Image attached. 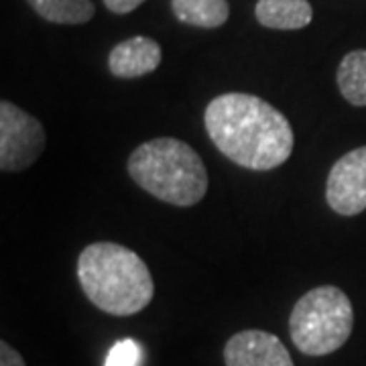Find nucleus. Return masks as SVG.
<instances>
[{
  "instance_id": "1",
  "label": "nucleus",
  "mask_w": 366,
  "mask_h": 366,
  "mask_svg": "<svg viewBox=\"0 0 366 366\" xmlns=\"http://www.w3.org/2000/svg\"><path fill=\"white\" fill-rule=\"evenodd\" d=\"M204 124L216 149L244 169L271 171L293 153L295 137L285 114L252 94L216 96L204 112Z\"/></svg>"
},
{
  "instance_id": "2",
  "label": "nucleus",
  "mask_w": 366,
  "mask_h": 366,
  "mask_svg": "<svg viewBox=\"0 0 366 366\" xmlns=\"http://www.w3.org/2000/svg\"><path fill=\"white\" fill-rule=\"evenodd\" d=\"M78 279L86 297L100 312L118 317L143 312L155 295L147 262L117 242H94L81 250Z\"/></svg>"
},
{
  "instance_id": "3",
  "label": "nucleus",
  "mask_w": 366,
  "mask_h": 366,
  "mask_svg": "<svg viewBox=\"0 0 366 366\" xmlns=\"http://www.w3.org/2000/svg\"><path fill=\"white\" fill-rule=\"evenodd\" d=\"M129 175L147 194L165 204L192 208L208 192V171L187 143L161 137L139 144L127 163Z\"/></svg>"
},
{
  "instance_id": "4",
  "label": "nucleus",
  "mask_w": 366,
  "mask_h": 366,
  "mask_svg": "<svg viewBox=\"0 0 366 366\" xmlns=\"http://www.w3.org/2000/svg\"><path fill=\"white\" fill-rule=\"evenodd\" d=\"M354 327V310L340 287L322 285L307 291L289 315V334L295 348L307 356L340 350Z\"/></svg>"
},
{
  "instance_id": "5",
  "label": "nucleus",
  "mask_w": 366,
  "mask_h": 366,
  "mask_svg": "<svg viewBox=\"0 0 366 366\" xmlns=\"http://www.w3.org/2000/svg\"><path fill=\"white\" fill-rule=\"evenodd\" d=\"M45 131L33 114L9 100L0 102V169L23 171L41 157Z\"/></svg>"
},
{
  "instance_id": "6",
  "label": "nucleus",
  "mask_w": 366,
  "mask_h": 366,
  "mask_svg": "<svg viewBox=\"0 0 366 366\" xmlns=\"http://www.w3.org/2000/svg\"><path fill=\"white\" fill-rule=\"evenodd\" d=\"M327 206L340 216H356L366 209V147L342 155L330 169L326 183Z\"/></svg>"
},
{
  "instance_id": "7",
  "label": "nucleus",
  "mask_w": 366,
  "mask_h": 366,
  "mask_svg": "<svg viewBox=\"0 0 366 366\" xmlns=\"http://www.w3.org/2000/svg\"><path fill=\"white\" fill-rule=\"evenodd\" d=\"M226 366H295L285 344L262 330H244L224 346Z\"/></svg>"
},
{
  "instance_id": "8",
  "label": "nucleus",
  "mask_w": 366,
  "mask_h": 366,
  "mask_svg": "<svg viewBox=\"0 0 366 366\" xmlns=\"http://www.w3.org/2000/svg\"><path fill=\"white\" fill-rule=\"evenodd\" d=\"M161 64V47L149 37H131L118 43L108 55L110 74L122 79H132L155 71Z\"/></svg>"
},
{
  "instance_id": "9",
  "label": "nucleus",
  "mask_w": 366,
  "mask_h": 366,
  "mask_svg": "<svg viewBox=\"0 0 366 366\" xmlns=\"http://www.w3.org/2000/svg\"><path fill=\"white\" fill-rule=\"evenodd\" d=\"M254 16L267 29L297 31L312 23L314 9L307 0H259Z\"/></svg>"
},
{
  "instance_id": "10",
  "label": "nucleus",
  "mask_w": 366,
  "mask_h": 366,
  "mask_svg": "<svg viewBox=\"0 0 366 366\" xmlns=\"http://www.w3.org/2000/svg\"><path fill=\"white\" fill-rule=\"evenodd\" d=\"M171 11L185 25L218 29L230 16L228 0H171Z\"/></svg>"
},
{
  "instance_id": "11",
  "label": "nucleus",
  "mask_w": 366,
  "mask_h": 366,
  "mask_svg": "<svg viewBox=\"0 0 366 366\" xmlns=\"http://www.w3.org/2000/svg\"><path fill=\"white\" fill-rule=\"evenodd\" d=\"M26 2L41 19L55 25H84L96 13L92 0H26Z\"/></svg>"
},
{
  "instance_id": "12",
  "label": "nucleus",
  "mask_w": 366,
  "mask_h": 366,
  "mask_svg": "<svg viewBox=\"0 0 366 366\" xmlns=\"http://www.w3.org/2000/svg\"><path fill=\"white\" fill-rule=\"evenodd\" d=\"M336 81L342 96L352 106H366V49L344 55Z\"/></svg>"
},
{
  "instance_id": "13",
  "label": "nucleus",
  "mask_w": 366,
  "mask_h": 366,
  "mask_svg": "<svg viewBox=\"0 0 366 366\" xmlns=\"http://www.w3.org/2000/svg\"><path fill=\"white\" fill-rule=\"evenodd\" d=\"M141 362V346L134 340L117 342L106 358V366H139Z\"/></svg>"
},
{
  "instance_id": "14",
  "label": "nucleus",
  "mask_w": 366,
  "mask_h": 366,
  "mask_svg": "<svg viewBox=\"0 0 366 366\" xmlns=\"http://www.w3.org/2000/svg\"><path fill=\"white\" fill-rule=\"evenodd\" d=\"M0 366H26L23 356L9 342H0Z\"/></svg>"
},
{
  "instance_id": "15",
  "label": "nucleus",
  "mask_w": 366,
  "mask_h": 366,
  "mask_svg": "<svg viewBox=\"0 0 366 366\" xmlns=\"http://www.w3.org/2000/svg\"><path fill=\"white\" fill-rule=\"evenodd\" d=\"M144 0H104L106 9L112 11L114 14H129L134 9H139Z\"/></svg>"
}]
</instances>
